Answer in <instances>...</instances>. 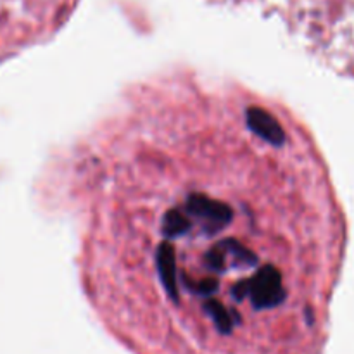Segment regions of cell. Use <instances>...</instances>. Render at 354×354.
I'll return each mask as SVG.
<instances>
[{
  "label": "cell",
  "instance_id": "obj_1",
  "mask_svg": "<svg viewBox=\"0 0 354 354\" xmlns=\"http://www.w3.org/2000/svg\"><path fill=\"white\" fill-rule=\"evenodd\" d=\"M99 327L130 354H325L348 223L279 97L171 68L128 83L52 154Z\"/></svg>",
  "mask_w": 354,
  "mask_h": 354
}]
</instances>
